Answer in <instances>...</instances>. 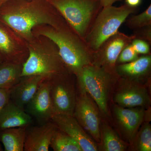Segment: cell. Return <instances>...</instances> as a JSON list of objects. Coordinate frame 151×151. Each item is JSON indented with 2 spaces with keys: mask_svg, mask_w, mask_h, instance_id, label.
Returning <instances> with one entry per match:
<instances>
[{
  "mask_svg": "<svg viewBox=\"0 0 151 151\" xmlns=\"http://www.w3.org/2000/svg\"><path fill=\"white\" fill-rule=\"evenodd\" d=\"M73 116L94 140L97 142H100L101 137L99 113L86 92H81V94L76 97Z\"/></svg>",
  "mask_w": 151,
  "mask_h": 151,
  "instance_id": "10",
  "label": "cell"
},
{
  "mask_svg": "<svg viewBox=\"0 0 151 151\" xmlns=\"http://www.w3.org/2000/svg\"><path fill=\"white\" fill-rule=\"evenodd\" d=\"M114 112L119 127L129 140H132L143 122L144 110L118 106L114 108Z\"/></svg>",
  "mask_w": 151,
  "mask_h": 151,
  "instance_id": "15",
  "label": "cell"
},
{
  "mask_svg": "<svg viewBox=\"0 0 151 151\" xmlns=\"http://www.w3.org/2000/svg\"><path fill=\"white\" fill-rule=\"evenodd\" d=\"M112 72L91 64L85 66L77 77L81 92L93 98L104 114L108 113V99Z\"/></svg>",
  "mask_w": 151,
  "mask_h": 151,
  "instance_id": "6",
  "label": "cell"
},
{
  "mask_svg": "<svg viewBox=\"0 0 151 151\" xmlns=\"http://www.w3.org/2000/svg\"><path fill=\"white\" fill-rule=\"evenodd\" d=\"M133 48L139 54L147 55L150 52L149 45L147 42L140 39H134L131 42Z\"/></svg>",
  "mask_w": 151,
  "mask_h": 151,
  "instance_id": "26",
  "label": "cell"
},
{
  "mask_svg": "<svg viewBox=\"0 0 151 151\" xmlns=\"http://www.w3.org/2000/svg\"><path fill=\"white\" fill-rule=\"evenodd\" d=\"M22 65L3 61L0 64V89H11L20 80Z\"/></svg>",
  "mask_w": 151,
  "mask_h": 151,
  "instance_id": "20",
  "label": "cell"
},
{
  "mask_svg": "<svg viewBox=\"0 0 151 151\" xmlns=\"http://www.w3.org/2000/svg\"><path fill=\"white\" fill-rule=\"evenodd\" d=\"M102 7L108 6L113 5L114 3L121 0H100Z\"/></svg>",
  "mask_w": 151,
  "mask_h": 151,
  "instance_id": "28",
  "label": "cell"
},
{
  "mask_svg": "<svg viewBox=\"0 0 151 151\" xmlns=\"http://www.w3.org/2000/svg\"><path fill=\"white\" fill-rule=\"evenodd\" d=\"M27 127L9 128L0 131V141L5 151H24Z\"/></svg>",
  "mask_w": 151,
  "mask_h": 151,
  "instance_id": "19",
  "label": "cell"
},
{
  "mask_svg": "<svg viewBox=\"0 0 151 151\" xmlns=\"http://www.w3.org/2000/svg\"><path fill=\"white\" fill-rule=\"evenodd\" d=\"M56 129L50 121L40 126H28L26 131L24 151H49L52 135Z\"/></svg>",
  "mask_w": 151,
  "mask_h": 151,
  "instance_id": "13",
  "label": "cell"
},
{
  "mask_svg": "<svg viewBox=\"0 0 151 151\" xmlns=\"http://www.w3.org/2000/svg\"><path fill=\"white\" fill-rule=\"evenodd\" d=\"M11 89H0V112L10 100Z\"/></svg>",
  "mask_w": 151,
  "mask_h": 151,
  "instance_id": "27",
  "label": "cell"
},
{
  "mask_svg": "<svg viewBox=\"0 0 151 151\" xmlns=\"http://www.w3.org/2000/svg\"><path fill=\"white\" fill-rule=\"evenodd\" d=\"M150 99L145 89L134 85L124 87L114 96V101L118 106L125 108L146 106L150 103Z\"/></svg>",
  "mask_w": 151,
  "mask_h": 151,
  "instance_id": "17",
  "label": "cell"
},
{
  "mask_svg": "<svg viewBox=\"0 0 151 151\" xmlns=\"http://www.w3.org/2000/svg\"><path fill=\"white\" fill-rule=\"evenodd\" d=\"M57 12L47 0H9L0 6V21L28 41L37 26L65 28Z\"/></svg>",
  "mask_w": 151,
  "mask_h": 151,
  "instance_id": "1",
  "label": "cell"
},
{
  "mask_svg": "<svg viewBox=\"0 0 151 151\" xmlns=\"http://www.w3.org/2000/svg\"><path fill=\"white\" fill-rule=\"evenodd\" d=\"M100 139H102L103 150L124 151L126 150V144L110 127L105 125L103 129H100Z\"/></svg>",
  "mask_w": 151,
  "mask_h": 151,
  "instance_id": "22",
  "label": "cell"
},
{
  "mask_svg": "<svg viewBox=\"0 0 151 151\" xmlns=\"http://www.w3.org/2000/svg\"><path fill=\"white\" fill-rule=\"evenodd\" d=\"M50 121L57 129L73 139L81 147L83 151L98 150L96 143L73 116L55 113L52 116Z\"/></svg>",
  "mask_w": 151,
  "mask_h": 151,
  "instance_id": "11",
  "label": "cell"
},
{
  "mask_svg": "<svg viewBox=\"0 0 151 151\" xmlns=\"http://www.w3.org/2000/svg\"><path fill=\"white\" fill-rule=\"evenodd\" d=\"M3 151V148L1 146V144H0V151Z\"/></svg>",
  "mask_w": 151,
  "mask_h": 151,
  "instance_id": "32",
  "label": "cell"
},
{
  "mask_svg": "<svg viewBox=\"0 0 151 151\" xmlns=\"http://www.w3.org/2000/svg\"><path fill=\"white\" fill-rule=\"evenodd\" d=\"M151 67V55H145L132 62L118 65L116 69L119 75L129 79L136 80L147 75Z\"/></svg>",
  "mask_w": 151,
  "mask_h": 151,
  "instance_id": "18",
  "label": "cell"
},
{
  "mask_svg": "<svg viewBox=\"0 0 151 151\" xmlns=\"http://www.w3.org/2000/svg\"><path fill=\"white\" fill-rule=\"evenodd\" d=\"M78 35L85 37L94 14L102 7L100 0H47Z\"/></svg>",
  "mask_w": 151,
  "mask_h": 151,
  "instance_id": "5",
  "label": "cell"
},
{
  "mask_svg": "<svg viewBox=\"0 0 151 151\" xmlns=\"http://www.w3.org/2000/svg\"><path fill=\"white\" fill-rule=\"evenodd\" d=\"M136 147L140 151L151 150V127L149 123H145L138 133Z\"/></svg>",
  "mask_w": 151,
  "mask_h": 151,
  "instance_id": "23",
  "label": "cell"
},
{
  "mask_svg": "<svg viewBox=\"0 0 151 151\" xmlns=\"http://www.w3.org/2000/svg\"><path fill=\"white\" fill-rule=\"evenodd\" d=\"M32 117L11 100L0 112V131L16 127H28Z\"/></svg>",
  "mask_w": 151,
  "mask_h": 151,
  "instance_id": "16",
  "label": "cell"
},
{
  "mask_svg": "<svg viewBox=\"0 0 151 151\" xmlns=\"http://www.w3.org/2000/svg\"><path fill=\"white\" fill-rule=\"evenodd\" d=\"M134 38V37H131L122 33H116L94 52L92 64L113 72L121 52L131 43Z\"/></svg>",
  "mask_w": 151,
  "mask_h": 151,
  "instance_id": "9",
  "label": "cell"
},
{
  "mask_svg": "<svg viewBox=\"0 0 151 151\" xmlns=\"http://www.w3.org/2000/svg\"><path fill=\"white\" fill-rule=\"evenodd\" d=\"M46 79L45 76L38 75L22 77L19 81L11 89L10 100L24 109L42 82Z\"/></svg>",
  "mask_w": 151,
  "mask_h": 151,
  "instance_id": "14",
  "label": "cell"
},
{
  "mask_svg": "<svg viewBox=\"0 0 151 151\" xmlns=\"http://www.w3.org/2000/svg\"><path fill=\"white\" fill-rule=\"evenodd\" d=\"M28 54L25 41L0 21V55L4 61L23 65Z\"/></svg>",
  "mask_w": 151,
  "mask_h": 151,
  "instance_id": "8",
  "label": "cell"
},
{
  "mask_svg": "<svg viewBox=\"0 0 151 151\" xmlns=\"http://www.w3.org/2000/svg\"><path fill=\"white\" fill-rule=\"evenodd\" d=\"M151 24V4L142 13L132 17L127 22L129 27L133 29H139Z\"/></svg>",
  "mask_w": 151,
  "mask_h": 151,
  "instance_id": "24",
  "label": "cell"
},
{
  "mask_svg": "<svg viewBox=\"0 0 151 151\" xmlns=\"http://www.w3.org/2000/svg\"><path fill=\"white\" fill-rule=\"evenodd\" d=\"M3 61H4V60H3L2 58L1 55H0V64H1V63H2Z\"/></svg>",
  "mask_w": 151,
  "mask_h": 151,
  "instance_id": "31",
  "label": "cell"
},
{
  "mask_svg": "<svg viewBox=\"0 0 151 151\" xmlns=\"http://www.w3.org/2000/svg\"><path fill=\"white\" fill-rule=\"evenodd\" d=\"M28 50L27 59L23 64L21 76L42 75L50 79L70 74L61 58L55 45L43 36H35L26 41Z\"/></svg>",
  "mask_w": 151,
  "mask_h": 151,
  "instance_id": "2",
  "label": "cell"
},
{
  "mask_svg": "<svg viewBox=\"0 0 151 151\" xmlns=\"http://www.w3.org/2000/svg\"><path fill=\"white\" fill-rule=\"evenodd\" d=\"M103 8L84 37L89 49L94 52L109 38L118 32L127 18L136 11V7L127 4L120 7L112 5Z\"/></svg>",
  "mask_w": 151,
  "mask_h": 151,
  "instance_id": "4",
  "label": "cell"
},
{
  "mask_svg": "<svg viewBox=\"0 0 151 151\" xmlns=\"http://www.w3.org/2000/svg\"><path fill=\"white\" fill-rule=\"evenodd\" d=\"M35 36H43L56 45L63 62L70 73L77 76L83 68L92 63V55L83 45L67 29L55 28L42 24L32 29Z\"/></svg>",
  "mask_w": 151,
  "mask_h": 151,
  "instance_id": "3",
  "label": "cell"
},
{
  "mask_svg": "<svg viewBox=\"0 0 151 151\" xmlns=\"http://www.w3.org/2000/svg\"><path fill=\"white\" fill-rule=\"evenodd\" d=\"M141 1L142 0H126V4L133 7H137L140 4Z\"/></svg>",
  "mask_w": 151,
  "mask_h": 151,
  "instance_id": "29",
  "label": "cell"
},
{
  "mask_svg": "<svg viewBox=\"0 0 151 151\" xmlns=\"http://www.w3.org/2000/svg\"><path fill=\"white\" fill-rule=\"evenodd\" d=\"M8 1L9 0H0V6L1 5L3 4H4L5 3Z\"/></svg>",
  "mask_w": 151,
  "mask_h": 151,
  "instance_id": "30",
  "label": "cell"
},
{
  "mask_svg": "<svg viewBox=\"0 0 151 151\" xmlns=\"http://www.w3.org/2000/svg\"><path fill=\"white\" fill-rule=\"evenodd\" d=\"M25 107L27 113L42 124L50 121L53 112L48 79L42 82Z\"/></svg>",
  "mask_w": 151,
  "mask_h": 151,
  "instance_id": "12",
  "label": "cell"
},
{
  "mask_svg": "<svg viewBox=\"0 0 151 151\" xmlns=\"http://www.w3.org/2000/svg\"><path fill=\"white\" fill-rule=\"evenodd\" d=\"M138 54L133 48L131 43L122 50L117 59L118 63H126L132 62L139 58Z\"/></svg>",
  "mask_w": 151,
  "mask_h": 151,
  "instance_id": "25",
  "label": "cell"
},
{
  "mask_svg": "<svg viewBox=\"0 0 151 151\" xmlns=\"http://www.w3.org/2000/svg\"><path fill=\"white\" fill-rule=\"evenodd\" d=\"M70 74L48 79L53 114L63 113L73 116L76 97Z\"/></svg>",
  "mask_w": 151,
  "mask_h": 151,
  "instance_id": "7",
  "label": "cell"
},
{
  "mask_svg": "<svg viewBox=\"0 0 151 151\" xmlns=\"http://www.w3.org/2000/svg\"><path fill=\"white\" fill-rule=\"evenodd\" d=\"M50 147L55 151H83L73 139L57 128L52 135Z\"/></svg>",
  "mask_w": 151,
  "mask_h": 151,
  "instance_id": "21",
  "label": "cell"
}]
</instances>
